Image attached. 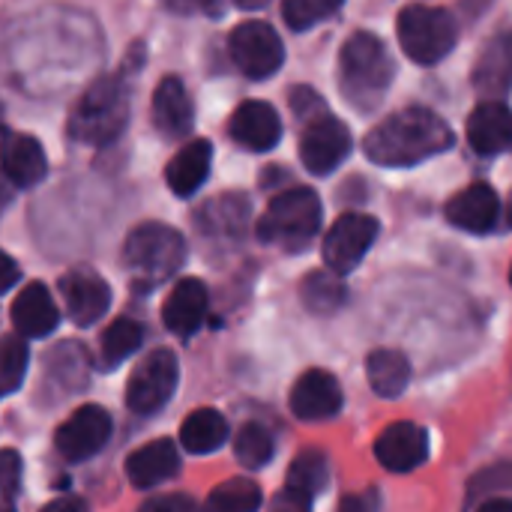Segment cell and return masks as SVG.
Returning a JSON list of instances; mask_svg holds the SVG:
<instances>
[{"mask_svg":"<svg viewBox=\"0 0 512 512\" xmlns=\"http://www.w3.org/2000/svg\"><path fill=\"white\" fill-rule=\"evenodd\" d=\"M456 135L447 120L429 108H402L381 120L363 141L366 156L384 168H411L453 147Z\"/></svg>","mask_w":512,"mask_h":512,"instance_id":"6da1fadb","label":"cell"},{"mask_svg":"<svg viewBox=\"0 0 512 512\" xmlns=\"http://www.w3.org/2000/svg\"><path fill=\"white\" fill-rule=\"evenodd\" d=\"M393 60L375 33H354L339 51V87L357 111L375 108L393 84Z\"/></svg>","mask_w":512,"mask_h":512,"instance_id":"7a4b0ae2","label":"cell"},{"mask_svg":"<svg viewBox=\"0 0 512 512\" xmlns=\"http://www.w3.org/2000/svg\"><path fill=\"white\" fill-rule=\"evenodd\" d=\"M129 120V96L126 87L117 75H105L99 81H93L84 96L75 102V108L69 111V135L78 144H90V147H108L111 141H117L126 129Z\"/></svg>","mask_w":512,"mask_h":512,"instance_id":"3957f363","label":"cell"},{"mask_svg":"<svg viewBox=\"0 0 512 512\" xmlns=\"http://www.w3.org/2000/svg\"><path fill=\"white\" fill-rule=\"evenodd\" d=\"M186 261V240L165 222H141L123 240V267L144 285L165 282Z\"/></svg>","mask_w":512,"mask_h":512,"instance_id":"277c9868","label":"cell"},{"mask_svg":"<svg viewBox=\"0 0 512 512\" xmlns=\"http://www.w3.org/2000/svg\"><path fill=\"white\" fill-rule=\"evenodd\" d=\"M318 231H321V198L309 186L279 192L267 204L258 222V237L264 243L285 246L288 252L306 249Z\"/></svg>","mask_w":512,"mask_h":512,"instance_id":"5b68a950","label":"cell"},{"mask_svg":"<svg viewBox=\"0 0 512 512\" xmlns=\"http://www.w3.org/2000/svg\"><path fill=\"white\" fill-rule=\"evenodd\" d=\"M459 39L456 18L438 6H405L399 15V42L414 63L432 66L444 60Z\"/></svg>","mask_w":512,"mask_h":512,"instance_id":"8992f818","label":"cell"},{"mask_svg":"<svg viewBox=\"0 0 512 512\" xmlns=\"http://www.w3.org/2000/svg\"><path fill=\"white\" fill-rule=\"evenodd\" d=\"M180 378V366L174 351L168 348H156L147 357H141V363L135 366V372L129 375L126 384V405L132 414H156L168 405V399L174 396Z\"/></svg>","mask_w":512,"mask_h":512,"instance_id":"52a82bcc","label":"cell"},{"mask_svg":"<svg viewBox=\"0 0 512 512\" xmlns=\"http://www.w3.org/2000/svg\"><path fill=\"white\" fill-rule=\"evenodd\" d=\"M228 51H231V60L237 63V69L252 81H264V78L276 75L285 60L282 39L273 30V24H267V21L237 24L228 36Z\"/></svg>","mask_w":512,"mask_h":512,"instance_id":"ba28073f","label":"cell"},{"mask_svg":"<svg viewBox=\"0 0 512 512\" xmlns=\"http://www.w3.org/2000/svg\"><path fill=\"white\" fill-rule=\"evenodd\" d=\"M378 219L366 213H345L333 222L324 237V261L333 273H351L378 240Z\"/></svg>","mask_w":512,"mask_h":512,"instance_id":"9c48e42d","label":"cell"},{"mask_svg":"<svg viewBox=\"0 0 512 512\" xmlns=\"http://www.w3.org/2000/svg\"><path fill=\"white\" fill-rule=\"evenodd\" d=\"M348 153H351V132L339 117L324 114L306 123L303 138H300V159L306 171L318 177L333 174Z\"/></svg>","mask_w":512,"mask_h":512,"instance_id":"30bf717a","label":"cell"},{"mask_svg":"<svg viewBox=\"0 0 512 512\" xmlns=\"http://www.w3.org/2000/svg\"><path fill=\"white\" fill-rule=\"evenodd\" d=\"M111 438V417L99 405L78 408L54 435V447L66 462H84L96 456Z\"/></svg>","mask_w":512,"mask_h":512,"instance_id":"8fae6325","label":"cell"},{"mask_svg":"<svg viewBox=\"0 0 512 512\" xmlns=\"http://www.w3.org/2000/svg\"><path fill=\"white\" fill-rule=\"evenodd\" d=\"M60 294L66 300V312H69L72 324H78V327H93L111 306L108 282L99 273L84 270V267L60 276Z\"/></svg>","mask_w":512,"mask_h":512,"instance_id":"7c38bea8","label":"cell"},{"mask_svg":"<svg viewBox=\"0 0 512 512\" xmlns=\"http://www.w3.org/2000/svg\"><path fill=\"white\" fill-rule=\"evenodd\" d=\"M342 402H345V396H342L339 381L324 369L306 372L291 390V411L306 423L333 420L342 411Z\"/></svg>","mask_w":512,"mask_h":512,"instance_id":"4fadbf2b","label":"cell"},{"mask_svg":"<svg viewBox=\"0 0 512 512\" xmlns=\"http://www.w3.org/2000/svg\"><path fill=\"white\" fill-rule=\"evenodd\" d=\"M375 456L387 471L408 474L429 456V435L417 423H393L375 441Z\"/></svg>","mask_w":512,"mask_h":512,"instance_id":"5bb4252c","label":"cell"},{"mask_svg":"<svg viewBox=\"0 0 512 512\" xmlns=\"http://www.w3.org/2000/svg\"><path fill=\"white\" fill-rule=\"evenodd\" d=\"M228 135L240 147L255 150V153H264V150H273L279 144V138H282V120H279V114H276L273 105L258 102V99H249V102H243L231 114Z\"/></svg>","mask_w":512,"mask_h":512,"instance_id":"9a60e30c","label":"cell"},{"mask_svg":"<svg viewBox=\"0 0 512 512\" xmlns=\"http://www.w3.org/2000/svg\"><path fill=\"white\" fill-rule=\"evenodd\" d=\"M0 168L3 174L18 186L30 189L45 180L48 174V159L42 144L27 135V132H6L0 138Z\"/></svg>","mask_w":512,"mask_h":512,"instance_id":"2e32d148","label":"cell"},{"mask_svg":"<svg viewBox=\"0 0 512 512\" xmlns=\"http://www.w3.org/2000/svg\"><path fill=\"white\" fill-rule=\"evenodd\" d=\"M450 225L471 231V234H486L495 228L498 213H501V201L498 192L489 183H471L462 192H456L447 207H444Z\"/></svg>","mask_w":512,"mask_h":512,"instance_id":"e0dca14e","label":"cell"},{"mask_svg":"<svg viewBox=\"0 0 512 512\" xmlns=\"http://www.w3.org/2000/svg\"><path fill=\"white\" fill-rule=\"evenodd\" d=\"M153 123L165 138H186L195 123V108L189 99L186 84L177 75H165L156 90H153V105H150Z\"/></svg>","mask_w":512,"mask_h":512,"instance_id":"ac0fdd59","label":"cell"},{"mask_svg":"<svg viewBox=\"0 0 512 512\" xmlns=\"http://www.w3.org/2000/svg\"><path fill=\"white\" fill-rule=\"evenodd\" d=\"M42 390L51 396V402H60L63 396L81 390L87 384V372H90V357L78 342H63L57 345L48 357H45V369H42Z\"/></svg>","mask_w":512,"mask_h":512,"instance_id":"d6986e66","label":"cell"},{"mask_svg":"<svg viewBox=\"0 0 512 512\" xmlns=\"http://www.w3.org/2000/svg\"><path fill=\"white\" fill-rule=\"evenodd\" d=\"M468 144L480 156H495L512 147V111L501 99H486L468 117Z\"/></svg>","mask_w":512,"mask_h":512,"instance_id":"ffe728a7","label":"cell"},{"mask_svg":"<svg viewBox=\"0 0 512 512\" xmlns=\"http://www.w3.org/2000/svg\"><path fill=\"white\" fill-rule=\"evenodd\" d=\"M207 300L210 297H207V288H204L201 279H180L171 288V294H168V300L162 306L165 327L174 336L189 339L207 318Z\"/></svg>","mask_w":512,"mask_h":512,"instance_id":"44dd1931","label":"cell"},{"mask_svg":"<svg viewBox=\"0 0 512 512\" xmlns=\"http://www.w3.org/2000/svg\"><path fill=\"white\" fill-rule=\"evenodd\" d=\"M210 165H213V147H210V141L195 138V141L183 144L171 156V162L165 168V183H168V189L177 198H189V195H195L207 183Z\"/></svg>","mask_w":512,"mask_h":512,"instance_id":"7402d4cb","label":"cell"},{"mask_svg":"<svg viewBox=\"0 0 512 512\" xmlns=\"http://www.w3.org/2000/svg\"><path fill=\"white\" fill-rule=\"evenodd\" d=\"M57 321H60V312L42 282H30L12 300V324H15L18 336H24V339H42V336L54 333Z\"/></svg>","mask_w":512,"mask_h":512,"instance_id":"603a6c76","label":"cell"},{"mask_svg":"<svg viewBox=\"0 0 512 512\" xmlns=\"http://www.w3.org/2000/svg\"><path fill=\"white\" fill-rule=\"evenodd\" d=\"M177 468H180V456H177L174 441H168V438L150 441L147 447L135 450L126 459V477L141 492L162 486L165 480H171L177 474Z\"/></svg>","mask_w":512,"mask_h":512,"instance_id":"cb8c5ba5","label":"cell"},{"mask_svg":"<svg viewBox=\"0 0 512 512\" xmlns=\"http://www.w3.org/2000/svg\"><path fill=\"white\" fill-rule=\"evenodd\" d=\"M474 87L483 96H504L512 87V30L498 33L474 66Z\"/></svg>","mask_w":512,"mask_h":512,"instance_id":"d4e9b609","label":"cell"},{"mask_svg":"<svg viewBox=\"0 0 512 512\" xmlns=\"http://www.w3.org/2000/svg\"><path fill=\"white\" fill-rule=\"evenodd\" d=\"M249 213H252L249 201L243 195L231 192V195L207 201L198 210V225L213 237H240L246 231Z\"/></svg>","mask_w":512,"mask_h":512,"instance_id":"484cf974","label":"cell"},{"mask_svg":"<svg viewBox=\"0 0 512 512\" xmlns=\"http://www.w3.org/2000/svg\"><path fill=\"white\" fill-rule=\"evenodd\" d=\"M366 375H369L372 390L381 399H399L411 381V363L405 354H399L393 348H378L366 360Z\"/></svg>","mask_w":512,"mask_h":512,"instance_id":"4316f807","label":"cell"},{"mask_svg":"<svg viewBox=\"0 0 512 512\" xmlns=\"http://www.w3.org/2000/svg\"><path fill=\"white\" fill-rule=\"evenodd\" d=\"M228 438V423L219 411L213 408H198L192 411L183 426H180V444L183 450H189L192 456H207L216 453Z\"/></svg>","mask_w":512,"mask_h":512,"instance_id":"83f0119b","label":"cell"},{"mask_svg":"<svg viewBox=\"0 0 512 512\" xmlns=\"http://www.w3.org/2000/svg\"><path fill=\"white\" fill-rule=\"evenodd\" d=\"M144 339V327L132 318H117L99 339V366L102 369H114L120 366L126 357H132L141 348Z\"/></svg>","mask_w":512,"mask_h":512,"instance_id":"f1b7e54d","label":"cell"},{"mask_svg":"<svg viewBox=\"0 0 512 512\" xmlns=\"http://www.w3.org/2000/svg\"><path fill=\"white\" fill-rule=\"evenodd\" d=\"M261 510V489L252 480H228L216 486L207 498V512H258Z\"/></svg>","mask_w":512,"mask_h":512,"instance_id":"f546056e","label":"cell"},{"mask_svg":"<svg viewBox=\"0 0 512 512\" xmlns=\"http://www.w3.org/2000/svg\"><path fill=\"white\" fill-rule=\"evenodd\" d=\"M303 300L312 312L318 315H330L345 303V285L339 279V273H309L303 282Z\"/></svg>","mask_w":512,"mask_h":512,"instance_id":"4dcf8cb0","label":"cell"},{"mask_svg":"<svg viewBox=\"0 0 512 512\" xmlns=\"http://www.w3.org/2000/svg\"><path fill=\"white\" fill-rule=\"evenodd\" d=\"M327 483V459L315 450H306L294 459L291 471H288V489L294 492H303L309 498H315Z\"/></svg>","mask_w":512,"mask_h":512,"instance_id":"1f68e13d","label":"cell"},{"mask_svg":"<svg viewBox=\"0 0 512 512\" xmlns=\"http://www.w3.org/2000/svg\"><path fill=\"white\" fill-rule=\"evenodd\" d=\"M27 372V342L24 336L0 339V399L15 393Z\"/></svg>","mask_w":512,"mask_h":512,"instance_id":"d6a6232c","label":"cell"},{"mask_svg":"<svg viewBox=\"0 0 512 512\" xmlns=\"http://www.w3.org/2000/svg\"><path fill=\"white\" fill-rule=\"evenodd\" d=\"M234 453L240 459L243 468H264L273 456V438L264 426L258 423H246L240 432H237V441H234Z\"/></svg>","mask_w":512,"mask_h":512,"instance_id":"836d02e7","label":"cell"},{"mask_svg":"<svg viewBox=\"0 0 512 512\" xmlns=\"http://www.w3.org/2000/svg\"><path fill=\"white\" fill-rule=\"evenodd\" d=\"M345 0H282V18L291 30H309L318 21L336 15Z\"/></svg>","mask_w":512,"mask_h":512,"instance_id":"e575fe53","label":"cell"},{"mask_svg":"<svg viewBox=\"0 0 512 512\" xmlns=\"http://www.w3.org/2000/svg\"><path fill=\"white\" fill-rule=\"evenodd\" d=\"M21 480V459L15 450H0V504L12 501Z\"/></svg>","mask_w":512,"mask_h":512,"instance_id":"d590c367","label":"cell"},{"mask_svg":"<svg viewBox=\"0 0 512 512\" xmlns=\"http://www.w3.org/2000/svg\"><path fill=\"white\" fill-rule=\"evenodd\" d=\"M291 108H294V114H297V117H303V120L309 123V120L321 117L324 102L315 96V90H312V87H294V90H291Z\"/></svg>","mask_w":512,"mask_h":512,"instance_id":"8d00e7d4","label":"cell"},{"mask_svg":"<svg viewBox=\"0 0 512 512\" xmlns=\"http://www.w3.org/2000/svg\"><path fill=\"white\" fill-rule=\"evenodd\" d=\"M138 512H201L198 504L186 495H162V498H150L147 504H141Z\"/></svg>","mask_w":512,"mask_h":512,"instance_id":"74e56055","label":"cell"},{"mask_svg":"<svg viewBox=\"0 0 512 512\" xmlns=\"http://www.w3.org/2000/svg\"><path fill=\"white\" fill-rule=\"evenodd\" d=\"M312 501L315 498H309V495H303V492H294V489H282L279 492V498L273 501V510L270 512H312Z\"/></svg>","mask_w":512,"mask_h":512,"instance_id":"f35d334b","label":"cell"},{"mask_svg":"<svg viewBox=\"0 0 512 512\" xmlns=\"http://www.w3.org/2000/svg\"><path fill=\"white\" fill-rule=\"evenodd\" d=\"M339 512H378V495L375 492H360V495H348Z\"/></svg>","mask_w":512,"mask_h":512,"instance_id":"ab89813d","label":"cell"},{"mask_svg":"<svg viewBox=\"0 0 512 512\" xmlns=\"http://www.w3.org/2000/svg\"><path fill=\"white\" fill-rule=\"evenodd\" d=\"M18 279H21V270H18V264L0 249V294H6L9 288H15L18 285Z\"/></svg>","mask_w":512,"mask_h":512,"instance_id":"60d3db41","label":"cell"},{"mask_svg":"<svg viewBox=\"0 0 512 512\" xmlns=\"http://www.w3.org/2000/svg\"><path fill=\"white\" fill-rule=\"evenodd\" d=\"M162 3L177 12H219L216 0H162Z\"/></svg>","mask_w":512,"mask_h":512,"instance_id":"b9f144b4","label":"cell"},{"mask_svg":"<svg viewBox=\"0 0 512 512\" xmlns=\"http://www.w3.org/2000/svg\"><path fill=\"white\" fill-rule=\"evenodd\" d=\"M477 512H512L510 498H492V501H483Z\"/></svg>","mask_w":512,"mask_h":512,"instance_id":"7bdbcfd3","label":"cell"},{"mask_svg":"<svg viewBox=\"0 0 512 512\" xmlns=\"http://www.w3.org/2000/svg\"><path fill=\"white\" fill-rule=\"evenodd\" d=\"M42 512H78V504L69 501V498H60V501H51Z\"/></svg>","mask_w":512,"mask_h":512,"instance_id":"ee69618b","label":"cell"},{"mask_svg":"<svg viewBox=\"0 0 512 512\" xmlns=\"http://www.w3.org/2000/svg\"><path fill=\"white\" fill-rule=\"evenodd\" d=\"M240 9H261V6H267L270 0H234Z\"/></svg>","mask_w":512,"mask_h":512,"instance_id":"f6af8a7d","label":"cell"},{"mask_svg":"<svg viewBox=\"0 0 512 512\" xmlns=\"http://www.w3.org/2000/svg\"><path fill=\"white\" fill-rule=\"evenodd\" d=\"M0 126H3V105H0Z\"/></svg>","mask_w":512,"mask_h":512,"instance_id":"bcb514c9","label":"cell"},{"mask_svg":"<svg viewBox=\"0 0 512 512\" xmlns=\"http://www.w3.org/2000/svg\"><path fill=\"white\" fill-rule=\"evenodd\" d=\"M0 512H12V510H9V507H0Z\"/></svg>","mask_w":512,"mask_h":512,"instance_id":"7dc6e473","label":"cell"},{"mask_svg":"<svg viewBox=\"0 0 512 512\" xmlns=\"http://www.w3.org/2000/svg\"><path fill=\"white\" fill-rule=\"evenodd\" d=\"M510 222H512V204H510Z\"/></svg>","mask_w":512,"mask_h":512,"instance_id":"c3c4849f","label":"cell"},{"mask_svg":"<svg viewBox=\"0 0 512 512\" xmlns=\"http://www.w3.org/2000/svg\"><path fill=\"white\" fill-rule=\"evenodd\" d=\"M510 282H512V267H510Z\"/></svg>","mask_w":512,"mask_h":512,"instance_id":"681fc988","label":"cell"}]
</instances>
